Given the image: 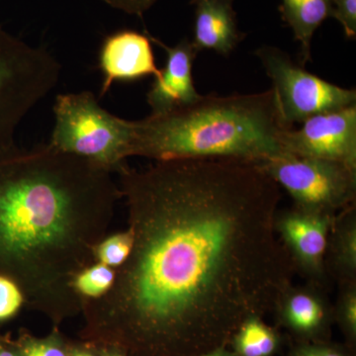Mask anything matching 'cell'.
I'll list each match as a JSON object with an SVG mask.
<instances>
[{
	"instance_id": "9a60e30c",
	"label": "cell",
	"mask_w": 356,
	"mask_h": 356,
	"mask_svg": "<svg viewBox=\"0 0 356 356\" xmlns=\"http://www.w3.org/2000/svg\"><path fill=\"white\" fill-rule=\"evenodd\" d=\"M280 13L281 19L291 28L294 39L300 43V65L305 67L312 60L314 34L325 20L332 16V0H282Z\"/></svg>"
},
{
	"instance_id": "44dd1931",
	"label": "cell",
	"mask_w": 356,
	"mask_h": 356,
	"mask_svg": "<svg viewBox=\"0 0 356 356\" xmlns=\"http://www.w3.org/2000/svg\"><path fill=\"white\" fill-rule=\"evenodd\" d=\"M23 305L24 295L18 285L9 278L0 276V322L14 317Z\"/></svg>"
},
{
	"instance_id": "52a82bcc",
	"label": "cell",
	"mask_w": 356,
	"mask_h": 356,
	"mask_svg": "<svg viewBox=\"0 0 356 356\" xmlns=\"http://www.w3.org/2000/svg\"><path fill=\"white\" fill-rule=\"evenodd\" d=\"M255 56L273 83L281 120L287 128L315 115L356 104L355 88H341L311 74L280 48L262 46Z\"/></svg>"
},
{
	"instance_id": "ac0fdd59",
	"label": "cell",
	"mask_w": 356,
	"mask_h": 356,
	"mask_svg": "<svg viewBox=\"0 0 356 356\" xmlns=\"http://www.w3.org/2000/svg\"><path fill=\"white\" fill-rule=\"evenodd\" d=\"M133 245V232L129 228L114 235H108L95 248L96 261L112 268H118L127 261Z\"/></svg>"
},
{
	"instance_id": "30bf717a",
	"label": "cell",
	"mask_w": 356,
	"mask_h": 356,
	"mask_svg": "<svg viewBox=\"0 0 356 356\" xmlns=\"http://www.w3.org/2000/svg\"><path fill=\"white\" fill-rule=\"evenodd\" d=\"M147 36L166 55L165 67L154 77V83L147 93V102L151 107L152 114L165 113L195 102L201 95L196 90L192 74L198 53L191 40L184 38L170 47L152 35Z\"/></svg>"
},
{
	"instance_id": "83f0119b",
	"label": "cell",
	"mask_w": 356,
	"mask_h": 356,
	"mask_svg": "<svg viewBox=\"0 0 356 356\" xmlns=\"http://www.w3.org/2000/svg\"><path fill=\"white\" fill-rule=\"evenodd\" d=\"M0 356H20V355L19 353H18L17 348L13 350V348L2 346V344L0 343Z\"/></svg>"
},
{
	"instance_id": "e0dca14e",
	"label": "cell",
	"mask_w": 356,
	"mask_h": 356,
	"mask_svg": "<svg viewBox=\"0 0 356 356\" xmlns=\"http://www.w3.org/2000/svg\"><path fill=\"white\" fill-rule=\"evenodd\" d=\"M116 270L96 262L76 276L74 288L84 299H98L111 289Z\"/></svg>"
},
{
	"instance_id": "cb8c5ba5",
	"label": "cell",
	"mask_w": 356,
	"mask_h": 356,
	"mask_svg": "<svg viewBox=\"0 0 356 356\" xmlns=\"http://www.w3.org/2000/svg\"><path fill=\"white\" fill-rule=\"evenodd\" d=\"M102 1L123 13L142 17L143 14L146 13L159 0H102Z\"/></svg>"
},
{
	"instance_id": "8fae6325",
	"label": "cell",
	"mask_w": 356,
	"mask_h": 356,
	"mask_svg": "<svg viewBox=\"0 0 356 356\" xmlns=\"http://www.w3.org/2000/svg\"><path fill=\"white\" fill-rule=\"evenodd\" d=\"M102 74L100 96H104L116 81H134L149 76L156 77L153 46L147 34L134 30H121L103 40L99 51Z\"/></svg>"
},
{
	"instance_id": "4fadbf2b",
	"label": "cell",
	"mask_w": 356,
	"mask_h": 356,
	"mask_svg": "<svg viewBox=\"0 0 356 356\" xmlns=\"http://www.w3.org/2000/svg\"><path fill=\"white\" fill-rule=\"evenodd\" d=\"M235 0H191L194 6V48L229 57L245 34L238 28Z\"/></svg>"
},
{
	"instance_id": "603a6c76",
	"label": "cell",
	"mask_w": 356,
	"mask_h": 356,
	"mask_svg": "<svg viewBox=\"0 0 356 356\" xmlns=\"http://www.w3.org/2000/svg\"><path fill=\"white\" fill-rule=\"evenodd\" d=\"M289 356H348L343 348L325 343H304L296 346Z\"/></svg>"
},
{
	"instance_id": "6da1fadb",
	"label": "cell",
	"mask_w": 356,
	"mask_h": 356,
	"mask_svg": "<svg viewBox=\"0 0 356 356\" xmlns=\"http://www.w3.org/2000/svg\"><path fill=\"white\" fill-rule=\"evenodd\" d=\"M132 252L111 289L83 299L88 334L129 356H195L273 311L295 267L275 232L281 188L236 159L117 173Z\"/></svg>"
},
{
	"instance_id": "4316f807",
	"label": "cell",
	"mask_w": 356,
	"mask_h": 356,
	"mask_svg": "<svg viewBox=\"0 0 356 356\" xmlns=\"http://www.w3.org/2000/svg\"><path fill=\"white\" fill-rule=\"evenodd\" d=\"M70 356H100L88 348H70Z\"/></svg>"
},
{
	"instance_id": "ba28073f",
	"label": "cell",
	"mask_w": 356,
	"mask_h": 356,
	"mask_svg": "<svg viewBox=\"0 0 356 356\" xmlns=\"http://www.w3.org/2000/svg\"><path fill=\"white\" fill-rule=\"evenodd\" d=\"M283 135L286 154L356 168V104L312 116Z\"/></svg>"
},
{
	"instance_id": "484cf974",
	"label": "cell",
	"mask_w": 356,
	"mask_h": 356,
	"mask_svg": "<svg viewBox=\"0 0 356 356\" xmlns=\"http://www.w3.org/2000/svg\"><path fill=\"white\" fill-rule=\"evenodd\" d=\"M99 350L100 356H129L126 353H122L117 348H110V346H102Z\"/></svg>"
},
{
	"instance_id": "5b68a950",
	"label": "cell",
	"mask_w": 356,
	"mask_h": 356,
	"mask_svg": "<svg viewBox=\"0 0 356 356\" xmlns=\"http://www.w3.org/2000/svg\"><path fill=\"white\" fill-rule=\"evenodd\" d=\"M62 65L0 26V159L17 151L15 134L26 115L56 88Z\"/></svg>"
},
{
	"instance_id": "7402d4cb",
	"label": "cell",
	"mask_w": 356,
	"mask_h": 356,
	"mask_svg": "<svg viewBox=\"0 0 356 356\" xmlns=\"http://www.w3.org/2000/svg\"><path fill=\"white\" fill-rule=\"evenodd\" d=\"M332 16L343 27L348 39L356 37V0H332Z\"/></svg>"
},
{
	"instance_id": "d4e9b609",
	"label": "cell",
	"mask_w": 356,
	"mask_h": 356,
	"mask_svg": "<svg viewBox=\"0 0 356 356\" xmlns=\"http://www.w3.org/2000/svg\"><path fill=\"white\" fill-rule=\"evenodd\" d=\"M195 356H236V355L233 350H228L226 346H222Z\"/></svg>"
},
{
	"instance_id": "8992f818",
	"label": "cell",
	"mask_w": 356,
	"mask_h": 356,
	"mask_svg": "<svg viewBox=\"0 0 356 356\" xmlns=\"http://www.w3.org/2000/svg\"><path fill=\"white\" fill-rule=\"evenodd\" d=\"M299 209L336 217L355 205L356 168L337 161L285 154L259 163Z\"/></svg>"
},
{
	"instance_id": "3957f363",
	"label": "cell",
	"mask_w": 356,
	"mask_h": 356,
	"mask_svg": "<svg viewBox=\"0 0 356 356\" xmlns=\"http://www.w3.org/2000/svg\"><path fill=\"white\" fill-rule=\"evenodd\" d=\"M273 89L201 95L195 102L132 121L130 156L156 161L236 159L261 163L286 154Z\"/></svg>"
},
{
	"instance_id": "d6986e66",
	"label": "cell",
	"mask_w": 356,
	"mask_h": 356,
	"mask_svg": "<svg viewBox=\"0 0 356 356\" xmlns=\"http://www.w3.org/2000/svg\"><path fill=\"white\" fill-rule=\"evenodd\" d=\"M336 306L332 307L334 317L343 327L351 341L356 339V282L337 285Z\"/></svg>"
},
{
	"instance_id": "9c48e42d",
	"label": "cell",
	"mask_w": 356,
	"mask_h": 356,
	"mask_svg": "<svg viewBox=\"0 0 356 356\" xmlns=\"http://www.w3.org/2000/svg\"><path fill=\"white\" fill-rule=\"evenodd\" d=\"M334 217L323 216L292 206L276 213L275 232L298 273L307 282L324 286L325 252Z\"/></svg>"
},
{
	"instance_id": "7c38bea8",
	"label": "cell",
	"mask_w": 356,
	"mask_h": 356,
	"mask_svg": "<svg viewBox=\"0 0 356 356\" xmlns=\"http://www.w3.org/2000/svg\"><path fill=\"white\" fill-rule=\"evenodd\" d=\"M273 311L281 324L304 337H314L327 329L334 310L325 287L315 283L290 284L278 297Z\"/></svg>"
},
{
	"instance_id": "ffe728a7",
	"label": "cell",
	"mask_w": 356,
	"mask_h": 356,
	"mask_svg": "<svg viewBox=\"0 0 356 356\" xmlns=\"http://www.w3.org/2000/svg\"><path fill=\"white\" fill-rule=\"evenodd\" d=\"M20 356H70L67 350L57 337L34 339L24 336L17 346Z\"/></svg>"
},
{
	"instance_id": "2e32d148",
	"label": "cell",
	"mask_w": 356,
	"mask_h": 356,
	"mask_svg": "<svg viewBox=\"0 0 356 356\" xmlns=\"http://www.w3.org/2000/svg\"><path fill=\"white\" fill-rule=\"evenodd\" d=\"M232 339L236 356H273L280 343L277 332L259 316L245 318Z\"/></svg>"
},
{
	"instance_id": "5bb4252c",
	"label": "cell",
	"mask_w": 356,
	"mask_h": 356,
	"mask_svg": "<svg viewBox=\"0 0 356 356\" xmlns=\"http://www.w3.org/2000/svg\"><path fill=\"white\" fill-rule=\"evenodd\" d=\"M325 270L337 285L356 282V207L346 208L332 221L327 252Z\"/></svg>"
},
{
	"instance_id": "277c9868",
	"label": "cell",
	"mask_w": 356,
	"mask_h": 356,
	"mask_svg": "<svg viewBox=\"0 0 356 356\" xmlns=\"http://www.w3.org/2000/svg\"><path fill=\"white\" fill-rule=\"evenodd\" d=\"M54 114L49 146L116 175L127 166L132 121L103 108L91 91L58 95Z\"/></svg>"
},
{
	"instance_id": "7a4b0ae2",
	"label": "cell",
	"mask_w": 356,
	"mask_h": 356,
	"mask_svg": "<svg viewBox=\"0 0 356 356\" xmlns=\"http://www.w3.org/2000/svg\"><path fill=\"white\" fill-rule=\"evenodd\" d=\"M112 175L49 145L0 159V276L53 322L83 310L74 280L97 262L122 198Z\"/></svg>"
}]
</instances>
